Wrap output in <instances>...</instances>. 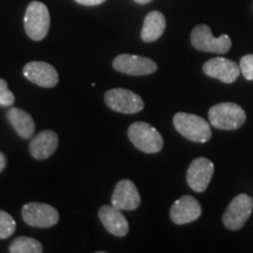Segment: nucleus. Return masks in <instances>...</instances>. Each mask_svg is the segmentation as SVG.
Instances as JSON below:
<instances>
[{"label":"nucleus","instance_id":"f257e3e1","mask_svg":"<svg viewBox=\"0 0 253 253\" xmlns=\"http://www.w3.org/2000/svg\"><path fill=\"white\" fill-rule=\"evenodd\" d=\"M211 126L221 130H236L244 125L246 113L242 107L232 102L218 103L209 110Z\"/></svg>","mask_w":253,"mask_h":253},{"label":"nucleus","instance_id":"f03ea898","mask_svg":"<svg viewBox=\"0 0 253 253\" xmlns=\"http://www.w3.org/2000/svg\"><path fill=\"white\" fill-rule=\"evenodd\" d=\"M173 126L179 134L196 143H205L212 136L210 125L194 114L177 113L173 116Z\"/></svg>","mask_w":253,"mask_h":253},{"label":"nucleus","instance_id":"7ed1b4c3","mask_svg":"<svg viewBox=\"0 0 253 253\" xmlns=\"http://www.w3.org/2000/svg\"><path fill=\"white\" fill-rule=\"evenodd\" d=\"M49 11L43 2L32 1L24 17V27L28 38L34 41L43 40L49 31Z\"/></svg>","mask_w":253,"mask_h":253},{"label":"nucleus","instance_id":"20e7f679","mask_svg":"<svg viewBox=\"0 0 253 253\" xmlns=\"http://www.w3.org/2000/svg\"><path fill=\"white\" fill-rule=\"evenodd\" d=\"M128 137L138 150L145 154L160 153L164 144L162 135L145 122L132 123L128 129Z\"/></svg>","mask_w":253,"mask_h":253},{"label":"nucleus","instance_id":"39448f33","mask_svg":"<svg viewBox=\"0 0 253 253\" xmlns=\"http://www.w3.org/2000/svg\"><path fill=\"white\" fill-rule=\"evenodd\" d=\"M191 45L201 52L225 54L232 46V41L226 34L214 38L211 28L208 25L202 24L196 26L191 32Z\"/></svg>","mask_w":253,"mask_h":253},{"label":"nucleus","instance_id":"423d86ee","mask_svg":"<svg viewBox=\"0 0 253 253\" xmlns=\"http://www.w3.org/2000/svg\"><path fill=\"white\" fill-rule=\"evenodd\" d=\"M104 101L110 109L122 114H137L144 108L140 95L123 88L109 89L104 95Z\"/></svg>","mask_w":253,"mask_h":253},{"label":"nucleus","instance_id":"0eeeda50","mask_svg":"<svg viewBox=\"0 0 253 253\" xmlns=\"http://www.w3.org/2000/svg\"><path fill=\"white\" fill-rule=\"evenodd\" d=\"M21 216L28 225L40 227V229L52 227L59 221V212L55 208L49 204L37 203V202L25 204Z\"/></svg>","mask_w":253,"mask_h":253},{"label":"nucleus","instance_id":"6e6552de","mask_svg":"<svg viewBox=\"0 0 253 253\" xmlns=\"http://www.w3.org/2000/svg\"><path fill=\"white\" fill-rule=\"evenodd\" d=\"M253 201L249 195H238L226 208L223 214V223L229 230L237 231L245 225L246 220L251 216Z\"/></svg>","mask_w":253,"mask_h":253},{"label":"nucleus","instance_id":"1a4fd4ad","mask_svg":"<svg viewBox=\"0 0 253 253\" xmlns=\"http://www.w3.org/2000/svg\"><path fill=\"white\" fill-rule=\"evenodd\" d=\"M115 71L131 77H144L154 74L157 71L156 62L149 58L140 55L121 54L118 55L113 61Z\"/></svg>","mask_w":253,"mask_h":253},{"label":"nucleus","instance_id":"9d476101","mask_svg":"<svg viewBox=\"0 0 253 253\" xmlns=\"http://www.w3.org/2000/svg\"><path fill=\"white\" fill-rule=\"evenodd\" d=\"M214 166L205 157L196 158L190 164L186 172V182L196 192H204L210 184L213 176Z\"/></svg>","mask_w":253,"mask_h":253},{"label":"nucleus","instance_id":"9b49d317","mask_svg":"<svg viewBox=\"0 0 253 253\" xmlns=\"http://www.w3.org/2000/svg\"><path fill=\"white\" fill-rule=\"evenodd\" d=\"M24 77L32 84L43 88H53L59 82L56 69L43 61H31L25 65Z\"/></svg>","mask_w":253,"mask_h":253},{"label":"nucleus","instance_id":"f8f14e48","mask_svg":"<svg viewBox=\"0 0 253 253\" xmlns=\"http://www.w3.org/2000/svg\"><path fill=\"white\" fill-rule=\"evenodd\" d=\"M141 204V196L136 185L129 179H122L116 184L112 196V205L119 210L132 211Z\"/></svg>","mask_w":253,"mask_h":253},{"label":"nucleus","instance_id":"ddd939ff","mask_svg":"<svg viewBox=\"0 0 253 253\" xmlns=\"http://www.w3.org/2000/svg\"><path fill=\"white\" fill-rule=\"evenodd\" d=\"M203 72L208 77L217 79L224 84H232L240 75V67L229 59L213 58L204 63Z\"/></svg>","mask_w":253,"mask_h":253},{"label":"nucleus","instance_id":"4468645a","mask_svg":"<svg viewBox=\"0 0 253 253\" xmlns=\"http://www.w3.org/2000/svg\"><path fill=\"white\" fill-rule=\"evenodd\" d=\"M202 214V207L197 199L185 195L177 199L170 209V217L177 225H184L198 219Z\"/></svg>","mask_w":253,"mask_h":253},{"label":"nucleus","instance_id":"2eb2a0df","mask_svg":"<svg viewBox=\"0 0 253 253\" xmlns=\"http://www.w3.org/2000/svg\"><path fill=\"white\" fill-rule=\"evenodd\" d=\"M99 218L109 233L116 237H125L129 232V224L121 210L113 205H103L99 210Z\"/></svg>","mask_w":253,"mask_h":253},{"label":"nucleus","instance_id":"dca6fc26","mask_svg":"<svg viewBox=\"0 0 253 253\" xmlns=\"http://www.w3.org/2000/svg\"><path fill=\"white\" fill-rule=\"evenodd\" d=\"M59 144V136L53 130L41 131L34 136L30 144V153L36 160H46L55 153Z\"/></svg>","mask_w":253,"mask_h":253},{"label":"nucleus","instance_id":"f3484780","mask_svg":"<svg viewBox=\"0 0 253 253\" xmlns=\"http://www.w3.org/2000/svg\"><path fill=\"white\" fill-rule=\"evenodd\" d=\"M7 120L21 138L27 140L34 135L36 123H34L33 118L25 110L20 108H11L7 112Z\"/></svg>","mask_w":253,"mask_h":253},{"label":"nucleus","instance_id":"a211bd4d","mask_svg":"<svg viewBox=\"0 0 253 253\" xmlns=\"http://www.w3.org/2000/svg\"><path fill=\"white\" fill-rule=\"evenodd\" d=\"M166 17L158 11H153L144 18L143 27L141 31V39L144 42H154L162 37L166 31Z\"/></svg>","mask_w":253,"mask_h":253},{"label":"nucleus","instance_id":"6ab92c4d","mask_svg":"<svg viewBox=\"0 0 253 253\" xmlns=\"http://www.w3.org/2000/svg\"><path fill=\"white\" fill-rule=\"evenodd\" d=\"M42 251L41 243L30 237H18L9 245L11 253H41Z\"/></svg>","mask_w":253,"mask_h":253},{"label":"nucleus","instance_id":"aec40b11","mask_svg":"<svg viewBox=\"0 0 253 253\" xmlns=\"http://www.w3.org/2000/svg\"><path fill=\"white\" fill-rule=\"evenodd\" d=\"M17 223L11 214L0 210V239H7L14 233Z\"/></svg>","mask_w":253,"mask_h":253},{"label":"nucleus","instance_id":"412c9836","mask_svg":"<svg viewBox=\"0 0 253 253\" xmlns=\"http://www.w3.org/2000/svg\"><path fill=\"white\" fill-rule=\"evenodd\" d=\"M15 101L14 94L8 89L7 82L4 79H0V106L11 107Z\"/></svg>","mask_w":253,"mask_h":253},{"label":"nucleus","instance_id":"4be33fe9","mask_svg":"<svg viewBox=\"0 0 253 253\" xmlns=\"http://www.w3.org/2000/svg\"><path fill=\"white\" fill-rule=\"evenodd\" d=\"M240 73L246 80L253 81V54L243 56L240 59Z\"/></svg>","mask_w":253,"mask_h":253},{"label":"nucleus","instance_id":"5701e85b","mask_svg":"<svg viewBox=\"0 0 253 253\" xmlns=\"http://www.w3.org/2000/svg\"><path fill=\"white\" fill-rule=\"evenodd\" d=\"M75 1L84 6H97L103 4L106 0H75Z\"/></svg>","mask_w":253,"mask_h":253},{"label":"nucleus","instance_id":"b1692460","mask_svg":"<svg viewBox=\"0 0 253 253\" xmlns=\"http://www.w3.org/2000/svg\"><path fill=\"white\" fill-rule=\"evenodd\" d=\"M6 163H7V161H6L5 155L0 151V172L6 168Z\"/></svg>","mask_w":253,"mask_h":253},{"label":"nucleus","instance_id":"393cba45","mask_svg":"<svg viewBox=\"0 0 253 253\" xmlns=\"http://www.w3.org/2000/svg\"><path fill=\"white\" fill-rule=\"evenodd\" d=\"M134 1L140 5H145V4H149V2L153 1V0H134Z\"/></svg>","mask_w":253,"mask_h":253}]
</instances>
